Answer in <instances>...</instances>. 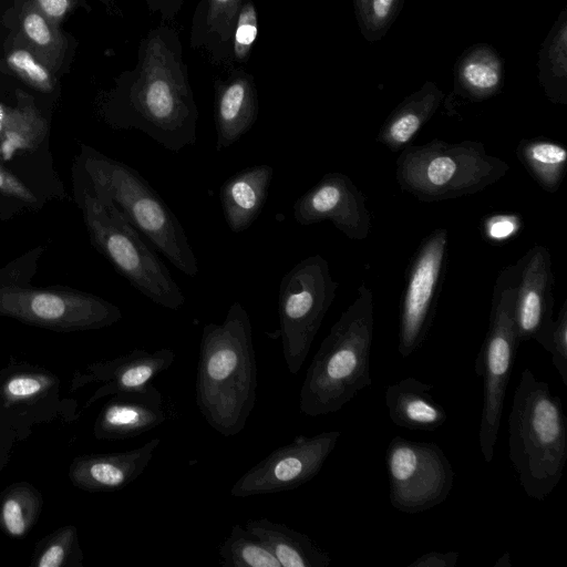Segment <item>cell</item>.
<instances>
[{
    "instance_id": "d4e9b609",
    "label": "cell",
    "mask_w": 567,
    "mask_h": 567,
    "mask_svg": "<svg viewBox=\"0 0 567 567\" xmlns=\"http://www.w3.org/2000/svg\"><path fill=\"white\" fill-rule=\"evenodd\" d=\"M504 63L488 43H476L457 58L454 65V92L470 102L498 94L504 85Z\"/></svg>"
},
{
    "instance_id": "836d02e7",
    "label": "cell",
    "mask_w": 567,
    "mask_h": 567,
    "mask_svg": "<svg viewBox=\"0 0 567 567\" xmlns=\"http://www.w3.org/2000/svg\"><path fill=\"white\" fill-rule=\"evenodd\" d=\"M258 13L254 0L240 7L231 34V64L247 63L258 35Z\"/></svg>"
},
{
    "instance_id": "7a4b0ae2",
    "label": "cell",
    "mask_w": 567,
    "mask_h": 567,
    "mask_svg": "<svg viewBox=\"0 0 567 567\" xmlns=\"http://www.w3.org/2000/svg\"><path fill=\"white\" fill-rule=\"evenodd\" d=\"M257 363L252 326L235 301L221 323L203 328L196 377V404L216 432L229 437L246 426L254 409Z\"/></svg>"
},
{
    "instance_id": "8992f818",
    "label": "cell",
    "mask_w": 567,
    "mask_h": 567,
    "mask_svg": "<svg viewBox=\"0 0 567 567\" xmlns=\"http://www.w3.org/2000/svg\"><path fill=\"white\" fill-rule=\"evenodd\" d=\"M75 198L93 246L114 269L154 303L181 309L185 296L156 250L111 200L93 190L80 167L75 171Z\"/></svg>"
},
{
    "instance_id": "5b68a950",
    "label": "cell",
    "mask_w": 567,
    "mask_h": 567,
    "mask_svg": "<svg viewBox=\"0 0 567 567\" xmlns=\"http://www.w3.org/2000/svg\"><path fill=\"white\" fill-rule=\"evenodd\" d=\"M78 165L93 190L111 200L156 251L183 274H198V262L183 225L136 169L89 146H82Z\"/></svg>"
},
{
    "instance_id": "e0dca14e",
    "label": "cell",
    "mask_w": 567,
    "mask_h": 567,
    "mask_svg": "<svg viewBox=\"0 0 567 567\" xmlns=\"http://www.w3.org/2000/svg\"><path fill=\"white\" fill-rule=\"evenodd\" d=\"M515 319L519 341L536 342L553 322L554 272L551 255L534 245L516 264Z\"/></svg>"
},
{
    "instance_id": "83f0119b",
    "label": "cell",
    "mask_w": 567,
    "mask_h": 567,
    "mask_svg": "<svg viewBox=\"0 0 567 567\" xmlns=\"http://www.w3.org/2000/svg\"><path fill=\"white\" fill-rule=\"evenodd\" d=\"M516 156L530 177L547 193H556L567 169V150L553 140L523 138Z\"/></svg>"
},
{
    "instance_id": "e575fe53",
    "label": "cell",
    "mask_w": 567,
    "mask_h": 567,
    "mask_svg": "<svg viewBox=\"0 0 567 567\" xmlns=\"http://www.w3.org/2000/svg\"><path fill=\"white\" fill-rule=\"evenodd\" d=\"M537 343L550 353L554 367L567 385V300L563 302L557 319L553 320Z\"/></svg>"
},
{
    "instance_id": "60d3db41",
    "label": "cell",
    "mask_w": 567,
    "mask_h": 567,
    "mask_svg": "<svg viewBox=\"0 0 567 567\" xmlns=\"http://www.w3.org/2000/svg\"><path fill=\"white\" fill-rule=\"evenodd\" d=\"M185 0H146L151 13H158L162 21L172 22L182 10Z\"/></svg>"
},
{
    "instance_id": "cb8c5ba5",
    "label": "cell",
    "mask_w": 567,
    "mask_h": 567,
    "mask_svg": "<svg viewBox=\"0 0 567 567\" xmlns=\"http://www.w3.org/2000/svg\"><path fill=\"white\" fill-rule=\"evenodd\" d=\"M432 389L431 384L412 377L389 385L384 401L390 420L400 427L414 431H434L442 426L447 414L431 395Z\"/></svg>"
},
{
    "instance_id": "9a60e30c",
    "label": "cell",
    "mask_w": 567,
    "mask_h": 567,
    "mask_svg": "<svg viewBox=\"0 0 567 567\" xmlns=\"http://www.w3.org/2000/svg\"><path fill=\"white\" fill-rule=\"evenodd\" d=\"M293 218L302 226L330 220L352 240L365 239L371 229V214L364 194L340 172L326 173L296 199Z\"/></svg>"
},
{
    "instance_id": "7402d4cb",
    "label": "cell",
    "mask_w": 567,
    "mask_h": 567,
    "mask_svg": "<svg viewBox=\"0 0 567 567\" xmlns=\"http://www.w3.org/2000/svg\"><path fill=\"white\" fill-rule=\"evenodd\" d=\"M246 0H198L190 22L189 44L216 64H231V34Z\"/></svg>"
},
{
    "instance_id": "ba28073f",
    "label": "cell",
    "mask_w": 567,
    "mask_h": 567,
    "mask_svg": "<svg viewBox=\"0 0 567 567\" xmlns=\"http://www.w3.org/2000/svg\"><path fill=\"white\" fill-rule=\"evenodd\" d=\"M516 282V265L499 271L492 293L488 329L475 360V372L483 379L478 445L486 463L494 456L507 384L520 342L515 319Z\"/></svg>"
},
{
    "instance_id": "4316f807",
    "label": "cell",
    "mask_w": 567,
    "mask_h": 567,
    "mask_svg": "<svg viewBox=\"0 0 567 567\" xmlns=\"http://www.w3.org/2000/svg\"><path fill=\"white\" fill-rule=\"evenodd\" d=\"M538 82L554 104L567 105V9H563L538 52Z\"/></svg>"
},
{
    "instance_id": "74e56055",
    "label": "cell",
    "mask_w": 567,
    "mask_h": 567,
    "mask_svg": "<svg viewBox=\"0 0 567 567\" xmlns=\"http://www.w3.org/2000/svg\"><path fill=\"white\" fill-rule=\"evenodd\" d=\"M0 194L16 199L24 206L35 207L38 197L35 194L13 173L0 164Z\"/></svg>"
},
{
    "instance_id": "277c9868",
    "label": "cell",
    "mask_w": 567,
    "mask_h": 567,
    "mask_svg": "<svg viewBox=\"0 0 567 567\" xmlns=\"http://www.w3.org/2000/svg\"><path fill=\"white\" fill-rule=\"evenodd\" d=\"M509 458L525 493L544 501L558 485L567 461L563 403L526 368L508 416Z\"/></svg>"
},
{
    "instance_id": "ac0fdd59",
    "label": "cell",
    "mask_w": 567,
    "mask_h": 567,
    "mask_svg": "<svg viewBox=\"0 0 567 567\" xmlns=\"http://www.w3.org/2000/svg\"><path fill=\"white\" fill-rule=\"evenodd\" d=\"M159 443L155 437L133 450L76 456L69 466L70 482L86 492L122 489L146 470Z\"/></svg>"
},
{
    "instance_id": "8d00e7d4",
    "label": "cell",
    "mask_w": 567,
    "mask_h": 567,
    "mask_svg": "<svg viewBox=\"0 0 567 567\" xmlns=\"http://www.w3.org/2000/svg\"><path fill=\"white\" fill-rule=\"evenodd\" d=\"M522 219L516 215L497 214L483 220L482 233L492 244H501L516 235L522 228Z\"/></svg>"
},
{
    "instance_id": "f35d334b",
    "label": "cell",
    "mask_w": 567,
    "mask_h": 567,
    "mask_svg": "<svg viewBox=\"0 0 567 567\" xmlns=\"http://www.w3.org/2000/svg\"><path fill=\"white\" fill-rule=\"evenodd\" d=\"M35 8L54 25L60 23L71 13L76 0H32Z\"/></svg>"
},
{
    "instance_id": "6da1fadb",
    "label": "cell",
    "mask_w": 567,
    "mask_h": 567,
    "mask_svg": "<svg viewBox=\"0 0 567 567\" xmlns=\"http://www.w3.org/2000/svg\"><path fill=\"white\" fill-rule=\"evenodd\" d=\"M199 111L175 28L161 23L140 41L135 66L120 76L109 106L116 128H136L171 152L196 143Z\"/></svg>"
},
{
    "instance_id": "ee69618b",
    "label": "cell",
    "mask_w": 567,
    "mask_h": 567,
    "mask_svg": "<svg viewBox=\"0 0 567 567\" xmlns=\"http://www.w3.org/2000/svg\"><path fill=\"white\" fill-rule=\"evenodd\" d=\"M9 110H7L2 104H0V133L4 130Z\"/></svg>"
},
{
    "instance_id": "8fae6325",
    "label": "cell",
    "mask_w": 567,
    "mask_h": 567,
    "mask_svg": "<svg viewBox=\"0 0 567 567\" xmlns=\"http://www.w3.org/2000/svg\"><path fill=\"white\" fill-rule=\"evenodd\" d=\"M61 380L52 371L28 362H10L0 370V420L27 440L33 427L80 417L78 402L61 394Z\"/></svg>"
},
{
    "instance_id": "52a82bcc",
    "label": "cell",
    "mask_w": 567,
    "mask_h": 567,
    "mask_svg": "<svg viewBox=\"0 0 567 567\" xmlns=\"http://www.w3.org/2000/svg\"><path fill=\"white\" fill-rule=\"evenodd\" d=\"M508 171L509 165L487 154L481 142L435 138L404 147L396 158L395 178L401 190L432 203L482 192Z\"/></svg>"
},
{
    "instance_id": "30bf717a",
    "label": "cell",
    "mask_w": 567,
    "mask_h": 567,
    "mask_svg": "<svg viewBox=\"0 0 567 567\" xmlns=\"http://www.w3.org/2000/svg\"><path fill=\"white\" fill-rule=\"evenodd\" d=\"M0 317L44 329L72 332L110 327L122 319L107 300L68 288H34L0 281Z\"/></svg>"
},
{
    "instance_id": "4fadbf2b",
    "label": "cell",
    "mask_w": 567,
    "mask_h": 567,
    "mask_svg": "<svg viewBox=\"0 0 567 567\" xmlns=\"http://www.w3.org/2000/svg\"><path fill=\"white\" fill-rule=\"evenodd\" d=\"M447 229L440 227L423 238L405 270L398 350L406 358L424 342L432 326L447 259Z\"/></svg>"
},
{
    "instance_id": "1f68e13d",
    "label": "cell",
    "mask_w": 567,
    "mask_h": 567,
    "mask_svg": "<svg viewBox=\"0 0 567 567\" xmlns=\"http://www.w3.org/2000/svg\"><path fill=\"white\" fill-rule=\"evenodd\" d=\"M83 553L78 528L62 526L40 539L34 546L29 566L31 567H81Z\"/></svg>"
},
{
    "instance_id": "d6a6232c",
    "label": "cell",
    "mask_w": 567,
    "mask_h": 567,
    "mask_svg": "<svg viewBox=\"0 0 567 567\" xmlns=\"http://www.w3.org/2000/svg\"><path fill=\"white\" fill-rule=\"evenodd\" d=\"M11 71L41 92H51L55 80L53 71L44 64L24 43L14 45L7 54Z\"/></svg>"
},
{
    "instance_id": "5bb4252c",
    "label": "cell",
    "mask_w": 567,
    "mask_h": 567,
    "mask_svg": "<svg viewBox=\"0 0 567 567\" xmlns=\"http://www.w3.org/2000/svg\"><path fill=\"white\" fill-rule=\"evenodd\" d=\"M340 436V431L296 436L244 473L230 495L244 498L298 488L321 471Z\"/></svg>"
},
{
    "instance_id": "9c48e42d",
    "label": "cell",
    "mask_w": 567,
    "mask_h": 567,
    "mask_svg": "<svg viewBox=\"0 0 567 567\" xmlns=\"http://www.w3.org/2000/svg\"><path fill=\"white\" fill-rule=\"evenodd\" d=\"M338 287L321 255L307 257L282 277L278 315L284 358L290 373L301 369Z\"/></svg>"
},
{
    "instance_id": "f1b7e54d",
    "label": "cell",
    "mask_w": 567,
    "mask_h": 567,
    "mask_svg": "<svg viewBox=\"0 0 567 567\" xmlns=\"http://www.w3.org/2000/svg\"><path fill=\"white\" fill-rule=\"evenodd\" d=\"M43 504L41 492L31 483L10 484L0 493V530L12 538L27 536L37 524Z\"/></svg>"
},
{
    "instance_id": "d6986e66",
    "label": "cell",
    "mask_w": 567,
    "mask_h": 567,
    "mask_svg": "<svg viewBox=\"0 0 567 567\" xmlns=\"http://www.w3.org/2000/svg\"><path fill=\"white\" fill-rule=\"evenodd\" d=\"M259 113L258 91L252 74L233 69L214 81V121L216 150L240 140L255 125Z\"/></svg>"
},
{
    "instance_id": "f6af8a7d",
    "label": "cell",
    "mask_w": 567,
    "mask_h": 567,
    "mask_svg": "<svg viewBox=\"0 0 567 567\" xmlns=\"http://www.w3.org/2000/svg\"><path fill=\"white\" fill-rule=\"evenodd\" d=\"M505 565H506L507 567L511 565V563H509V558H508V554H507V553H506V554H504V555L499 558V560L496 563V565H495V566H496V567H504Z\"/></svg>"
},
{
    "instance_id": "44dd1931",
    "label": "cell",
    "mask_w": 567,
    "mask_h": 567,
    "mask_svg": "<svg viewBox=\"0 0 567 567\" xmlns=\"http://www.w3.org/2000/svg\"><path fill=\"white\" fill-rule=\"evenodd\" d=\"M274 168L268 164L249 166L224 182L219 199L227 226L233 233L248 229L266 203Z\"/></svg>"
},
{
    "instance_id": "2e32d148",
    "label": "cell",
    "mask_w": 567,
    "mask_h": 567,
    "mask_svg": "<svg viewBox=\"0 0 567 567\" xmlns=\"http://www.w3.org/2000/svg\"><path fill=\"white\" fill-rule=\"evenodd\" d=\"M174 360V351L162 348L153 352L135 349L114 359L92 362L74 372L70 392L92 383H102L83 405L85 410L103 398L146 388L159 373L167 370Z\"/></svg>"
},
{
    "instance_id": "7c38bea8",
    "label": "cell",
    "mask_w": 567,
    "mask_h": 567,
    "mask_svg": "<svg viewBox=\"0 0 567 567\" xmlns=\"http://www.w3.org/2000/svg\"><path fill=\"white\" fill-rule=\"evenodd\" d=\"M391 505L403 513L427 511L449 496L454 471L435 443L394 436L385 451Z\"/></svg>"
},
{
    "instance_id": "f546056e",
    "label": "cell",
    "mask_w": 567,
    "mask_h": 567,
    "mask_svg": "<svg viewBox=\"0 0 567 567\" xmlns=\"http://www.w3.org/2000/svg\"><path fill=\"white\" fill-rule=\"evenodd\" d=\"M22 42L53 72L64 59L66 40L59 27L50 22L33 4L24 2L20 13Z\"/></svg>"
},
{
    "instance_id": "3957f363",
    "label": "cell",
    "mask_w": 567,
    "mask_h": 567,
    "mask_svg": "<svg viewBox=\"0 0 567 567\" xmlns=\"http://www.w3.org/2000/svg\"><path fill=\"white\" fill-rule=\"evenodd\" d=\"M373 329L374 296L363 281L307 369L299 395V409L303 414L334 413L372 384Z\"/></svg>"
},
{
    "instance_id": "484cf974",
    "label": "cell",
    "mask_w": 567,
    "mask_h": 567,
    "mask_svg": "<svg viewBox=\"0 0 567 567\" xmlns=\"http://www.w3.org/2000/svg\"><path fill=\"white\" fill-rule=\"evenodd\" d=\"M271 550L281 567H327L331 557L306 534L267 518L251 519L245 526Z\"/></svg>"
},
{
    "instance_id": "ffe728a7",
    "label": "cell",
    "mask_w": 567,
    "mask_h": 567,
    "mask_svg": "<svg viewBox=\"0 0 567 567\" xmlns=\"http://www.w3.org/2000/svg\"><path fill=\"white\" fill-rule=\"evenodd\" d=\"M111 396L93 425V434L99 440L135 437L166 420L163 396L152 384L138 391Z\"/></svg>"
},
{
    "instance_id": "d590c367",
    "label": "cell",
    "mask_w": 567,
    "mask_h": 567,
    "mask_svg": "<svg viewBox=\"0 0 567 567\" xmlns=\"http://www.w3.org/2000/svg\"><path fill=\"white\" fill-rule=\"evenodd\" d=\"M404 0H371L369 30L364 37L369 42L382 39L399 17Z\"/></svg>"
},
{
    "instance_id": "ab89813d",
    "label": "cell",
    "mask_w": 567,
    "mask_h": 567,
    "mask_svg": "<svg viewBox=\"0 0 567 567\" xmlns=\"http://www.w3.org/2000/svg\"><path fill=\"white\" fill-rule=\"evenodd\" d=\"M457 551L441 553L431 550L414 559L409 567H454L458 560Z\"/></svg>"
},
{
    "instance_id": "b9f144b4",
    "label": "cell",
    "mask_w": 567,
    "mask_h": 567,
    "mask_svg": "<svg viewBox=\"0 0 567 567\" xmlns=\"http://www.w3.org/2000/svg\"><path fill=\"white\" fill-rule=\"evenodd\" d=\"M18 443L16 433L0 420V472L9 463L13 445Z\"/></svg>"
},
{
    "instance_id": "4dcf8cb0",
    "label": "cell",
    "mask_w": 567,
    "mask_h": 567,
    "mask_svg": "<svg viewBox=\"0 0 567 567\" xmlns=\"http://www.w3.org/2000/svg\"><path fill=\"white\" fill-rule=\"evenodd\" d=\"M218 554L224 567H281L268 546L239 524L231 526Z\"/></svg>"
},
{
    "instance_id": "603a6c76",
    "label": "cell",
    "mask_w": 567,
    "mask_h": 567,
    "mask_svg": "<svg viewBox=\"0 0 567 567\" xmlns=\"http://www.w3.org/2000/svg\"><path fill=\"white\" fill-rule=\"evenodd\" d=\"M444 97L436 83L426 81L392 110L379 130L377 142L392 152H401L436 113Z\"/></svg>"
},
{
    "instance_id": "7bdbcfd3",
    "label": "cell",
    "mask_w": 567,
    "mask_h": 567,
    "mask_svg": "<svg viewBox=\"0 0 567 567\" xmlns=\"http://www.w3.org/2000/svg\"><path fill=\"white\" fill-rule=\"evenodd\" d=\"M352 3L358 25L364 38L370 24L371 0H352Z\"/></svg>"
}]
</instances>
